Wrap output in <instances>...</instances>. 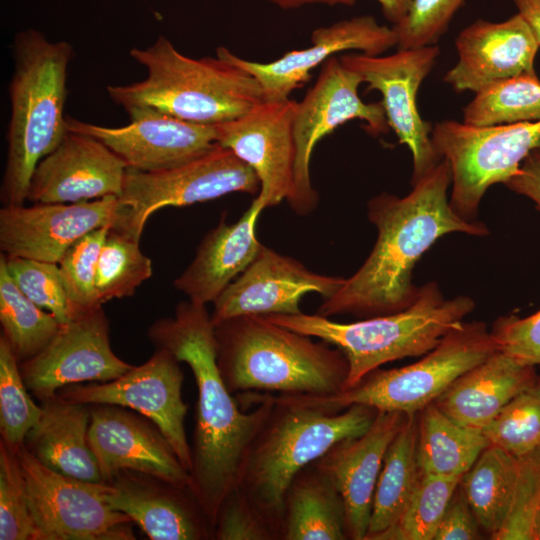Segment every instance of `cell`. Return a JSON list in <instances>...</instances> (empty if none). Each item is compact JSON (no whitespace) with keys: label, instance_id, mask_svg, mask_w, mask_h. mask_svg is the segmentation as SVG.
I'll return each mask as SVG.
<instances>
[{"label":"cell","instance_id":"6da1fadb","mask_svg":"<svg viewBox=\"0 0 540 540\" xmlns=\"http://www.w3.org/2000/svg\"><path fill=\"white\" fill-rule=\"evenodd\" d=\"M155 348L186 363L197 386L190 489L213 533L224 498L238 486L249 449L274 402L268 393H240L257 407L244 412L225 385L217 364L215 326L205 304H177L173 317L160 318L147 331Z\"/></svg>","mask_w":540,"mask_h":540},{"label":"cell","instance_id":"7a4b0ae2","mask_svg":"<svg viewBox=\"0 0 540 540\" xmlns=\"http://www.w3.org/2000/svg\"><path fill=\"white\" fill-rule=\"evenodd\" d=\"M451 182V168L443 158L412 184L408 195L382 193L370 199L367 214L377 228L376 243L362 266L323 299L317 314L369 318L404 310L420 288L412 281L413 269L439 238L452 232L487 235L485 224L452 209L447 196Z\"/></svg>","mask_w":540,"mask_h":540},{"label":"cell","instance_id":"3957f363","mask_svg":"<svg viewBox=\"0 0 540 540\" xmlns=\"http://www.w3.org/2000/svg\"><path fill=\"white\" fill-rule=\"evenodd\" d=\"M215 338L218 368L232 394L331 395L343 390L348 377L340 349L262 315L222 321Z\"/></svg>","mask_w":540,"mask_h":540},{"label":"cell","instance_id":"277c9868","mask_svg":"<svg viewBox=\"0 0 540 540\" xmlns=\"http://www.w3.org/2000/svg\"><path fill=\"white\" fill-rule=\"evenodd\" d=\"M12 52L7 160L0 189L3 206L24 205L38 163L68 132L64 106L73 48L28 28L15 36Z\"/></svg>","mask_w":540,"mask_h":540},{"label":"cell","instance_id":"5b68a950","mask_svg":"<svg viewBox=\"0 0 540 540\" xmlns=\"http://www.w3.org/2000/svg\"><path fill=\"white\" fill-rule=\"evenodd\" d=\"M130 56L146 77L125 85H109V97L126 112L148 109L192 123L218 125L236 119L264 101L258 81L226 58H192L159 36Z\"/></svg>","mask_w":540,"mask_h":540},{"label":"cell","instance_id":"8992f818","mask_svg":"<svg viewBox=\"0 0 540 540\" xmlns=\"http://www.w3.org/2000/svg\"><path fill=\"white\" fill-rule=\"evenodd\" d=\"M269 395L274 406L249 449L237 487L281 540L284 498L295 475L337 442L363 434L378 411L355 404L329 412Z\"/></svg>","mask_w":540,"mask_h":540},{"label":"cell","instance_id":"52a82bcc","mask_svg":"<svg viewBox=\"0 0 540 540\" xmlns=\"http://www.w3.org/2000/svg\"><path fill=\"white\" fill-rule=\"evenodd\" d=\"M475 307L469 296L446 299L436 282L419 288L406 309L342 323L319 314L267 315L270 321L340 349L349 364L343 389L356 385L381 365L425 355L463 324Z\"/></svg>","mask_w":540,"mask_h":540},{"label":"cell","instance_id":"ba28073f","mask_svg":"<svg viewBox=\"0 0 540 540\" xmlns=\"http://www.w3.org/2000/svg\"><path fill=\"white\" fill-rule=\"evenodd\" d=\"M498 351L483 322H463L419 361L395 369L377 368L356 385L322 396L274 395L276 400L340 412L351 405L406 415L421 412L457 378Z\"/></svg>","mask_w":540,"mask_h":540},{"label":"cell","instance_id":"9c48e42d","mask_svg":"<svg viewBox=\"0 0 540 540\" xmlns=\"http://www.w3.org/2000/svg\"><path fill=\"white\" fill-rule=\"evenodd\" d=\"M253 169L230 149L216 144L182 165L143 172L127 168L112 229L140 241L150 216L165 207H182L233 192L259 193Z\"/></svg>","mask_w":540,"mask_h":540},{"label":"cell","instance_id":"30bf717a","mask_svg":"<svg viewBox=\"0 0 540 540\" xmlns=\"http://www.w3.org/2000/svg\"><path fill=\"white\" fill-rule=\"evenodd\" d=\"M431 139L451 168L452 209L473 221L488 188L517 174L540 144V121L475 126L446 120L432 127Z\"/></svg>","mask_w":540,"mask_h":540},{"label":"cell","instance_id":"8fae6325","mask_svg":"<svg viewBox=\"0 0 540 540\" xmlns=\"http://www.w3.org/2000/svg\"><path fill=\"white\" fill-rule=\"evenodd\" d=\"M362 83L357 72L332 56L298 102L293 122L294 182L287 201L299 215L309 214L318 204V193L311 183L310 161L314 147L323 137L353 119L365 122V131L374 137L390 128L381 101L365 103L359 97Z\"/></svg>","mask_w":540,"mask_h":540},{"label":"cell","instance_id":"7c38bea8","mask_svg":"<svg viewBox=\"0 0 540 540\" xmlns=\"http://www.w3.org/2000/svg\"><path fill=\"white\" fill-rule=\"evenodd\" d=\"M39 540H131L132 520L101 496V483L57 473L22 444L15 449Z\"/></svg>","mask_w":540,"mask_h":540},{"label":"cell","instance_id":"4fadbf2b","mask_svg":"<svg viewBox=\"0 0 540 540\" xmlns=\"http://www.w3.org/2000/svg\"><path fill=\"white\" fill-rule=\"evenodd\" d=\"M440 48L431 45L414 49H398L387 56L346 53L339 57L342 64L357 72L366 91L382 95L389 127L401 144L412 154L411 184L432 170L443 158L431 139L432 125L425 121L417 106V94L424 79L432 71Z\"/></svg>","mask_w":540,"mask_h":540},{"label":"cell","instance_id":"5bb4252c","mask_svg":"<svg viewBox=\"0 0 540 540\" xmlns=\"http://www.w3.org/2000/svg\"><path fill=\"white\" fill-rule=\"evenodd\" d=\"M179 363L169 351L155 348L145 363L114 380L72 384L57 394L72 402L117 405L145 416L160 429L190 472L192 452L184 427L188 405L182 398L184 375Z\"/></svg>","mask_w":540,"mask_h":540},{"label":"cell","instance_id":"9a60e30c","mask_svg":"<svg viewBox=\"0 0 540 540\" xmlns=\"http://www.w3.org/2000/svg\"><path fill=\"white\" fill-rule=\"evenodd\" d=\"M132 367L111 348L109 320L102 305L61 324L38 354L19 364L27 389L41 402L65 386L111 381Z\"/></svg>","mask_w":540,"mask_h":540},{"label":"cell","instance_id":"2e32d148","mask_svg":"<svg viewBox=\"0 0 540 540\" xmlns=\"http://www.w3.org/2000/svg\"><path fill=\"white\" fill-rule=\"evenodd\" d=\"M298 102L262 101L242 116L216 125V142L230 149L256 173L255 197L263 209L288 199L293 189V122Z\"/></svg>","mask_w":540,"mask_h":540},{"label":"cell","instance_id":"e0dca14e","mask_svg":"<svg viewBox=\"0 0 540 540\" xmlns=\"http://www.w3.org/2000/svg\"><path fill=\"white\" fill-rule=\"evenodd\" d=\"M130 123L106 127L66 117L67 130L92 136L121 157L128 168L157 172L170 169L210 151L216 144V125L188 122L148 109L127 112Z\"/></svg>","mask_w":540,"mask_h":540},{"label":"cell","instance_id":"ac0fdd59","mask_svg":"<svg viewBox=\"0 0 540 540\" xmlns=\"http://www.w3.org/2000/svg\"><path fill=\"white\" fill-rule=\"evenodd\" d=\"M395 46L397 36L393 27L362 15L316 28L309 47L291 50L267 63L243 59L225 47H219L216 54L251 74L262 89L264 101H282L289 99L291 92L310 79L311 71L335 53L357 50L378 56Z\"/></svg>","mask_w":540,"mask_h":540},{"label":"cell","instance_id":"d6986e66","mask_svg":"<svg viewBox=\"0 0 540 540\" xmlns=\"http://www.w3.org/2000/svg\"><path fill=\"white\" fill-rule=\"evenodd\" d=\"M345 279L313 272L298 260L262 245L250 265L213 302L211 319L215 326L242 315L299 314L304 295L315 292L327 299Z\"/></svg>","mask_w":540,"mask_h":540},{"label":"cell","instance_id":"ffe728a7","mask_svg":"<svg viewBox=\"0 0 540 540\" xmlns=\"http://www.w3.org/2000/svg\"><path fill=\"white\" fill-rule=\"evenodd\" d=\"M119 199L108 196L76 203H34L0 210L2 254L57 263L84 235L113 226Z\"/></svg>","mask_w":540,"mask_h":540},{"label":"cell","instance_id":"44dd1931","mask_svg":"<svg viewBox=\"0 0 540 540\" xmlns=\"http://www.w3.org/2000/svg\"><path fill=\"white\" fill-rule=\"evenodd\" d=\"M138 414L117 405L92 404L88 441L105 483L128 469L190 488V472L166 437Z\"/></svg>","mask_w":540,"mask_h":540},{"label":"cell","instance_id":"7402d4cb","mask_svg":"<svg viewBox=\"0 0 540 540\" xmlns=\"http://www.w3.org/2000/svg\"><path fill=\"white\" fill-rule=\"evenodd\" d=\"M127 168L124 160L98 139L68 131L35 168L27 200L76 203L120 197Z\"/></svg>","mask_w":540,"mask_h":540},{"label":"cell","instance_id":"603a6c76","mask_svg":"<svg viewBox=\"0 0 540 540\" xmlns=\"http://www.w3.org/2000/svg\"><path fill=\"white\" fill-rule=\"evenodd\" d=\"M101 496L152 540L213 539L212 526L189 487L124 469L101 483Z\"/></svg>","mask_w":540,"mask_h":540},{"label":"cell","instance_id":"cb8c5ba5","mask_svg":"<svg viewBox=\"0 0 540 540\" xmlns=\"http://www.w3.org/2000/svg\"><path fill=\"white\" fill-rule=\"evenodd\" d=\"M457 63L444 75L456 92L481 89L522 74H535L540 44L519 14L501 22L477 19L455 40Z\"/></svg>","mask_w":540,"mask_h":540},{"label":"cell","instance_id":"d4e9b609","mask_svg":"<svg viewBox=\"0 0 540 540\" xmlns=\"http://www.w3.org/2000/svg\"><path fill=\"white\" fill-rule=\"evenodd\" d=\"M406 416L401 412L378 411L363 434L337 442L316 460L332 476L343 497L348 539L365 540L367 536L385 453Z\"/></svg>","mask_w":540,"mask_h":540},{"label":"cell","instance_id":"484cf974","mask_svg":"<svg viewBox=\"0 0 540 540\" xmlns=\"http://www.w3.org/2000/svg\"><path fill=\"white\" fill-rule=\"evenodd\" d=\"M262 210L255 198L236 222L227 224L221 221L209 231L173 286L193 302L213 303L261 249L256 223Z\"/></svg>","mask_w":540,"mask_h":540},{"label":"cell","instance_id":"4316f807","mask_svg":"<svg viewBox=\"0 0 540 540\" xmlns=\"http://www.w3.org/2000/svg\"><path fill=\"white\" fill-rule=\"evenodd\" d=\"M536 379L534 366L498 350L457 378L434 404L455 422L483 430Z\"/></svg>","mask_w":540,"mask_h":540},{"label":"cell","instance_id":"83f0119b","mask_svg":"<svg viewBox=\"0 0 540 540\" xmlns=\"http://www.w3.org/2000/svg\"><path fill=\"white\" fill-rule=\"evenodd\" d=\"M42 415L23 445L44 466L81 481L105 483L88 441L92 404L58 394L41 402Z\"/></svg>","mask_w":540,"mask_h":540},{"label":"cell","instance_id":"f1b7e54d","mask_svg":"<svg viewBox=\"0 0 540 540\" xmlns=\"http://www.w3.org/2000/svg\"><path fill=\"white\" fill-rule=\"evenodd\" d=\"M348 539L343 497L317 461L292 479L284 498L281 540Z\"/></svg>","mask_w":540,"mask_h":540},{"label":"cell","instance_id":"f546056e","mask_svg":"<svg viewBox=\"0 0 540 540\" xmlns=\"http://www.w3.org/2000/svg\"><path fill=\"white\" fill-rule=\"evenodd\" d=\"M418 417L407 415L390 443L376 484L365 540H379L400 519L422 476L417 461Z\"/></svg>","mask_w":540,"mask_h":540},{"label":"cell","instance_id":"4dcf8cb0","mask_svg":"<svg viewBox=\"0 0 540 540\" xmlns=\"http://www.w3.org/2000/svg\"><path fill=\"white\" fill-rule=\"evenodd\" d=\"M418 418L417 461L422 474L460 477L490 443L482 430L463 426L434 402Z\"/></svg>","mask_w":540,"mask_h":540},{"label":"cell","instance_id":"1f68e13d","mask_svg":"<svg viewBox=\"0 0 540 540\" xmlns=\"http://www.w3.org/2000/svg\"><path fill=\"white\" fill-rule=\"evenodd\" d=\"M518 458L489 445L462 476L459 486L480 529L490 538L503 526L514 495Z\"/></svg>","mask_w":540,"mask_h":540},{"label":"cell","instance_id":"d6a6232c","mask_svg":"<svg viewBox=\"0 0 540 540\" xmlns=\"http://www.w3.org/2000/svg\"><path fill=\"white\" fill-rule=\"evenodd\" d=\"M0 322L18 363L38 354L55 336L60 322L27 298L0 261Z\"/></svg>","mask_w":540,"mask_h":540},{"label":"cell","instance_id":"836d02e7","mask_svg":"<svg viewBox=\"0 0 540 540\" xmlns=\"http://www.w3.org/2000/svg\"><path fill=\"white\" fill-rule=\"evenodd\" d=\"M540 121V80L522 74L493 83L475 93L463 109V122L491 126Z\"/></svg>","mask_w":540,"mask_h":540},{"label":"cell","instance_id":"e575fe53","mask_svg":"<svg viewBox=\"0 0 540 540\" xmlns=\"http://www.w3.org/2000/svg\"><path fill=\"white\" fill-rule=\"evenodd\" d=\"M140 241L112 228L101 249L95 277L98 301L134 295L136 289L152 276V263L139 246Z\"/></svg>","mask_w":540,"mask_h":540},{"label":"cell","instance_id":"d590c367","mask_svg":"<svg viewBox=\"0 0 540 540\" xmlns=\"http://www.w3.org/2000/svg\"><path fill=\"white\" fill-rule=\"evenodd\" d=\"M490 445L516 458L540 447V377L511 399L482 430Z\"/></svg>","mask_w":540,"mask_h":540},{"label":"cell","instance_id":"8d00e7d4","mask_svg":"<svg viewBox=\"0 0 540 540\" xmlns=\"http://www.w3.org/2000/svg\"><path fill=\"white\" fill-rule=\"evenodd\" d=\"M460 480L422 474L400 519L379 540H434Z\"/></svg>","mask_w":540,"mask_h":540},{"label":"cell","instance_id":"74e56055","mask_svg":"<svg viewBox=\"0 0 540 540\" xmlns=\"http://www.w3.org/2000/svg\"><path fill=\"white\" fill-rule=\"evenodd\" d=\"M42 407L28 394L19 363L6 338L0 337V430L1 440L13 449L21 446L37 424Z\"/></svg>","mask_w":540,"mask_h":540},{"label":"cell","instance_id":"f35d334b","mask_svg":"<svg viewBox=\"0 0 540 540\" xmlns=\"http://www.w3.org/2000/svg\"><path fill=\"white\" fill-rule=\"evenodd\" d=\"M0 261L22 293L53 314L60 324L69 322L83 312L67 295L57 263L4 254H1Z\"/></svg>","mask_w":540,"mask_h":540},{"label":"cell","instance_id":"ab89813d","mask_svg":"<svg viewBox=\"0 0 540 540\" xmlns=\"http://www.w3.org/2000/svg\"><path fill=\"white\" fill-rule=\"evenodd\" d=\"M111 226H103L81 237L58 262L61 281L71 301L81 310L102 304L98 301L95 277L97 263Z\"/></svg>","mask_w":540,"mask_h":540},{"label":"cell","instance_id":"60d3db41","mask_svg":"<svg viewBox=\"0 0 540 540\" xmlns=\"http://www.w3.org/2000/svg\"><path fill=\"white\" fill-rule=\"evenodd\" d=\"M0 539L39 540L15 449L0 441Z\"/></svg>","mask_w":540,"mask_h":540},{"label":"cell","instance_id":"b9f144b4","mask_svg":"<svg viewBox=\"0 0 540 540\" xmlns=\"http://www.w3.org/2000/svg\"><path fill=\"white\" fill-rule=\"evenodd\" d=\"M540 507V447L518 458V473L512 504L494 540H533V527Z\"/></svg>","mask_w":540,"mask_h":540},{"label":"cell","instance_id":"7bdbcfd3","mask_svg":"<svg viewBox=\"0 0 540 540\" xmlns=\"http://www.w3.org/2000/svg\"><path fill=\"white\" fill-rule=\"evenodd\" d=\"M465 0H412L401 22L392 25L398 49L435 45Z\"/></svg>","mask_w":540,"mask_h":540},{"label":"cell","instance_id":"ee69618b","mask_svg":"<svg viewBox=\"0 0 540 540\" xmlns=\"http://www.w3.org/2000/svg\"><path fill=\"white\" fill-rule=\"evenodd\" d=\"M213 539L279 540L273 527L238 487L221 503Z\"/></svg>","mask_w":540,"mask_h":540},{"label":"cell","instance_id":"f6af8a7d","mask_svg":"<svg viewBox=\"0 0 540 540\" xmlns=\"http://www.w3.org/2000/svg\"><path fill=\"white\" fill-rule=\"evenodd\" d=\"M491 334L499 351L524 364L540 365V310L527 317H500Z\"/></svg>","mask_w":540,"mask_h":540},{"label":"cell","instance_id":"bcb514c9","mask_svg":"<svg viewBox=\"0 0 540 540\" xmlns=\"http://www.w3.org/2000/svg\"><path fill=\"white\" fill-rule=\"evenodd\" d=\"M475 539H481L480 526L458 485L443 514L434 540Z\"/></svg>","mask_w":540,"mask_h":540},{"label":"cell","instance_id":"7dc6e473","mask_svg":"<svg viewBox=\"0 0 540 540\" xmlns=\"http://www.w3.org/2000/svg\"><path fill=\"white\" fill-rule=\"evenodd\" d=\"M504 185L534 202L540 211V144L524 159L517 174Z\"/></svg>","mask_w":540,"mask_h":540},{"label":"cell","instance_id":"c3c4849f","mask_svg":"<svg viewBox=\"0 0 540 540\" xmlns=\"http://www.w3.org/2000/svg\"><path fill=\"white\" fill-rule=\"evenodd\" d=\"M517 14L528 24L540 44V0H512Z\"/></svg>","mask_w":540,"mask_h":540},{"label":"cell","instance_id":"681fc988","mask_svg":"<svg viewBox=\"0 0 540 540\" xmlns=\"http://www.w3.org/2000/svg\"><path fill=\"white\" fill-rule=\"evenodd\" d=\"M385 18L393 25L398 24L406 16L412 0H376Z\"/></svg>","mask_w":540,"mask_h":540},{"label":"cell","instance_id":"f907efd6","mask_svg":"<svg viewBox=\"0 0 540 540\" xmlns=\"http://www.w3.org/2000/svg\"><path fill=\"white\" fill-rule=\"evenodd\" d=\"M281 9L289 10L311 4H325L329 6L345 5L352 6L356 0H265Z\"/></svg>","mask_w":540,"mask_h":540},{"label":"cell","instance_id":"816d5d0a","mask_svg":"<svg viewBox=\"0 0 540 540\" xmlns=\"http://www.w3.org/2000/svg\"><path fill=\"white\" fill-rule=\"evenodd\" d=\"M533 540H540V507L537 512L534 527H533Z\"/></svg>","mask_w":540,"mask_h":540}]
</instances>
